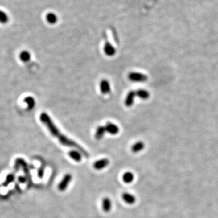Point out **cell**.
I'll return each mask as SVG.
<instances>
[{
  "label": "cell",
  "instance_id": "obj_10",
  "mask_svg": "<svg viewBox=\"0 0 218 218\" xmlns=\"http://www.w3.org/2000/svg\"><path fill=\"white\" fill-rule=\"evenodd\" d=\"M136 96H138L139 98L142 100H147L149 98L150 94L148 91L144 89H139L137 91H135Z\"/></svg>",
  "mask_w": 218,
  "mask_h": 218
},
{
  "label": "cell",
  "instance_id": "obj_15",
  "mask_svg": "<svg viewBox=\"0 0 218 218\" xmlns=\"http://www.w3.org/2000/svg\"><path fill=\"white\" fill-rule=\"evenodd\" d=\"M122 179L124 183H130L134 181V176L133 175L132 173L131 172H126L124 174L123 176H122Z\"/></svg>",
  "mask_w": 218,
  "mask_h": 218
},
{
  "label": "cell",
  "instance_id": "obj_13",
  "mask_svg": "<svg viewBox=\"0 0 218 218\" xmlns=\"http://www.w3.org/2000/svg\"><path fill=\"white\" fill-rule=\"evenodd\" d=\"M112 206V202L108 198H104L102 201V208L105 212H108L110 210Z\"/></svg>",
  "mask_w": 218,
  "mask_h": 218
},
{
  "label": "cell",
  "instance_id": "obj_12",
  "mask_svg": "<svg viewBox=\"0 0 218 218\" xmlns=\"http://www.w3.org/2000/svg\"><path fill=\"white\" fill-rule=\"evenodd\" d=\"M70 157L76 162H80L82 159V156L81 153L76 150H72L69 152Z\"/></svg>",
  "mask_w": 218,
  "mask_h": 218
},
{
  "label": "cell",
  "instance_id": "obj_19",
  "mask_svg": "<svg viewBox=\"0 0 218 218\" xmlns=\"http://www.w3.org/2000/svg\"><path fill=\"white\" fill-rule=\"evenodd\" d=\"M14 180H15L14 174H13V173L8 174V175L7 176V177L6 178V180L4 181V182L2 184V185L4 187H7L10 183L14 182Z\"/></svg>",
  "mask_w": 218,
  "mask_h": 218
},
{
  "label": "cell",
  "instance_id": "obj_16",
  "mask_svg": "<svg viewBox=\"0 0 218 218\" xmlns=\"http://www.w3.org/2000/svg\"><path fill=\"white\" fill-rule=\"evenodd\" d=\"M24 101L27 104V107L29 110L33 109L35 106V100L32 97H27Z\"/></svg>",
  "mask_w": 218,
  "mask_h": 218
},
{
  "label": "cell",
  "instance_id": "obj_21",
  "mask_svg": "<svg viewBox=\"0 0 218 218\" xmlns=\"http://www.w3.org/2000/svg\"><path fill=\"white\" fill-rule=\"evenodd\" d=\"M38 176L39 178H42L44 175V167L43 166H41L38 170Z\"/></svg>",
  "mask_w": 218,
  "mask_h": 218
},
{
  "label": "cell",
  "instance_id": "obj_5",
  "mask_svg": "<svg viewBox=\"0 0 218 218\" xmlns=\"http://www.w3.org/2000/svg\"><path fill=\"white\" fill-rule=\"evenodd\" d=\"M104 127L105 129V132L109 133L110 134H116L119 132L118 127L113 123L108 122Z\"/></svg>",
  "mask_w": 218,
  "mask_h": 218
},
{
  "label": "cell",
  "instance_id": "obj_7",
  "mask_svg": "<svg viewBox=\"0 0 218 218\" xmlns=\"http://www.w3.org/2000/svg\"><path fill=\"white\" fill-rule=\"evenodd\" d=\"M136 96L135 91H130L127 95V97L125 100V104L127 107L132 106L134 102V97Z\"/></svg>",
  "mask_w": 218,
  "mask_h": 218
},
{
  "label": "cell",
  "instance_id": "obj_6",
  "mask_svg": "<svg viewBox=\"0 0 218 218\" xmlns=\"http://www.w3.org/2000/svg\"><path fill=\"white\" fill-rule=\"evenodd\" d=\"M109 161L108 159H102L96 161L93 164V167L97 170H101L107 167L109 165Z\"/></svg>",
  "mask_w": 218,
  "mask_h": 218
},
{
  "label": "cell",
  "instance_id": "obj_22",
  "mask_svg": "<svg viewBox=\"0 0 218 218\" xmlns=\"http://www.w3.org/2000/svg\"><path fill=\"white\" fill-rule=\"evenodd\" d=\"M18 180L19 183H25L27 182V179L26 178V177H24V176H20L18 178Z\"/></svg>",
  "mask_w": 218,
  "mask_h": 218
},
{
  "label": "cell",
  "instance_id": "obj_20",
  "mask_svg": "<svg viewBox=\"0 0 218 218\" xmlns=\"http://www.w3.org/2000/svg\"><path fill=\"white\" fill-rule=\"evenodd\" d=\"M47 21L51 23V24H55L57 21V17L55 15V14L50 13L47 15L46 17Z\"/></svg>",
  "mask_w": 218,
  "mask_h": 218
},
{
  "label": "cell",
  "instance_id": "obj_11",
  "mask_svg": "<svg viewBox=\"0 0 218 218\" xmlns=\"http://www.w3.org/2000/svg\"><path fill=\"white\" fill-rule=\"evenodd\" d=\"M122 199L124 201L129 204H133L136 201V199L134 196L129 193H124L122 195Z\"/></svg>",
  "mask_w": 218,
  "mask_h": 218
},
{
  "label": "cell",
  "instance_id": "obj_1",
  "mask_svg": "<svg viewBox=\"0 0 218 218\" xmlns=\"http://www.w3.org/2000/svg\"><path fill=\"white\" fill-rule=\"evenodd\" d=\"M40 120L43 123L46 127L48 129L51 135L58 139L60 142L63 146L73 147L80 151L85 157L88 158L89 156L88 152L85 151L83 147H81L79 144L76 143L75 141L68 139L65 135L62 134L60 130L57 128L56 125L54 124L51 117L46 113H43L40 115Z\"/></svg>",
  "mask_w": 218,
  "mask_h": 218
},
{
  "label": "cell",
  "instance_id": "obj_3",
  "mask_svg": "<svg viewBox=\"0 0 218 218\" xmlns=\"http://www.w3.org/2000/svg\"><path fill=\"white\" fill-rule=\"evenodd\" d=\"M128 78L133 82L142 83L147 80V76L146 75L138 72H132L129 73Z\"/></svg>",
  "mask_w": 218,
  "mask_h": 218
},
{
  "label": "cell",
  "instance_id": "obj_9",
  "mask_svg": "<svg viewBox=\"0 0 218 218\" xmlns=\"http://www.w3.org/2000/svg\"><path fill=\"white\" fill-rule=\"evenodd\" d=\"M104 51L105 53L107 56H109L114 55L115 54V52H116V51H115V48L113 47V46L110 43H109L108 42L105 44Z\"/></svg>",
  "mask_w": 218,
  "mask_h": 218
},
{
  "label": "cell",
  "instance_id": "obj_18",
  "mask_svg": "<svg viewBox=\"0 0 218 218\" xmlns=\"http://www.w3.org/2000/svg\"><path fill=\"white\" fill-rule=\"evenodd\" d=\"M105 132V127L102 126H99L97 128V131L95 132V138L97 139H101L103 137Z\"/></svg>",
  "mask_w": 218,
  "mask_h": 218
},
{
  "label": "cell",
  "instance_id": "obj_17",
  "mask_svg": "<svg viewBox=\"0 0 218 218\" xmlns=\"http://www.w3.org/2000/svg\"><path fill=\"white\" fill-rule=\"evenodd\" d=\"M144 147V144L142 142H138L134 144L132 147V150L134 153H138L141 151Z\"/></svg>",
  "mask_w": 218,
  "mask_h": 218
},
{
  "label": "cell",
  "instance_id": "obj_2",
  "mask_svg": "<svg viewBox=\"0 0 218 218\" xmlns=\"http://www.w3.org/2000/svg\"><path fill=\"white\" fill-rule=\"evenodd\" d=\"M15 168L17 169V171L18 170V168L19 167L23 168V171L26 174V177L29 181V184H32V178L30 173V170L28 167V165L27 162L23 159V158H17L15 160Z\"/></svg>",
  "mask_w": 218,
  "mask_h": 218
},
{
  "label": "cell",
  "instance_id": "obj_4",
  "mask_svg": "<svg viewBox=\"0 0 218 218\" xmlns=\"http://www.w3.org/2000/svg\"><path fill=\"white\" fill-rule=\"evenodd\" d=\"M72 175L69 173L66 174L64 177L63 178V179H62V181L60 182V183L58 185V189L60 191H64L67 186L69 184V183H70L71 180H72Z\"/></svg>",
  "mask_w": 218,
  "mask_h": 218
},
{
  "label": "cell",
  "instance_id": "obj_14",
  "mask_svg": "<svg viewBox=\"0 0 218 218\" xmlns=\"http://www.w3.org/2000/svg\"><path fill=\"white\" fill-rule=\"evenodd\" d=\"M19 58L23 62H24V63L28 62L31 60V53L27 51H23L21 52L20 55H19Z\"/></svg>",
  "mask_w": 218,
  "mask_h": 218
},
{
  "label": "cell",
  "instance_id": "obj_8",
  "mask_svg": "<svg viewBox=\"0 0 218 218\" xmlns=\"http://www.w3.org/2000/svg\"><path fill=\"white\" fill-rule=\"evenodd\" d=\"M100 90L103 94H107L110 92V84L107 80H102L100 83Z\"/></svg>",
  "mask_w": 218,
  "mask_h": 218
}]
</instances>
